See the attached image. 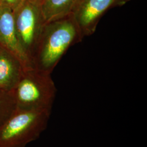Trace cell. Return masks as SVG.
I'll return each instance as SVG.
<instances>
[{
	"label": "cell",
	"instance_id": "cell-3",
	"mask_svg": "<svg viewBox=\"0 0 147 147\" xmlns=\"http://www.w3.org/2000/svg\"><path fill=\"white\" fill-rule=\"evenodd\" d=\"M51 111L16 109L0 128V147H25L47 128Z\"/></svg>",
	"mask_w": 147,
	"mask_h": 147
},
{
	"label": "cell",
	"instance_id": "cell-7",
	"mask_svg": "<svg viewBox=\"0 0 147 147\" xmlns=\"http://www.w3.org/2000/svg\"><path fill=\"white\" fill-rule=\"evenodd\" d=\"M24 69L19 58L0 46V90L11 92Z\"/></svg>",
	"mask_w": 147,
	"mask_h": 147
},
{
	"label": "cell",
	"instance_id": "cell-6",
	"mask_svg": "<svg viewBox=\"0 0 147 147\" xmlns=\"http://www.w3.org/2000/svg\"><path fill=\"white\" fill-rule=\"evenodd\" d=\"M0 46L19 58L25 69L33 68L18 39L13 11L3 5H0Z\"/></svg>",
	"mask_w": 147,
	"mask_h": 147
},
{
	"label": "cell",
	"instance_id": "cell-10",
	"mask_svg": "<svg viewBox=\"0 0 147 147\" xmlns=\"http://www.w3.org/2000/svg\"><path fill=\"white\" fill-rule=\"evenodd\" d=\"M25 0H0V5L9 8L12 11L21 5Z\"/></svg>",
	"mask_w": 147,
	"mask_h": 147
},
{
	"label": "cell",
	"instance_id": "cell-8",
	"mask_svg": "<svg viewBox=\"0 0 147 147\" xmlns=\"http://www.w3.org/2000/svg\"><path fill=\"white\" fill-rule=\"evenodd\" d=\"M78 0H42L40 7L46 22L70 14Z\"/></svg>",
	"mask_w": 147,
	"mask_h": 147
},
{
	"label": "cell",
	"instance_id": "cell-4",
	"mask_svg": "<svg viewBox=\"0 0 147 147\" xmlns=\"http://www.w3.org/2000/svg\"><path fill=\"white\" fill-rule=\"evenodd\" d=\"M13 12L18 39L32 64V59L46 23L40 5L25 0Z\"/></svg>",
	"mask_w": 147,
	"mask_h": 147
},
{
	"label": "cell",
	"instance_id": "cell-1",
	"mask_svg": "<svg viewBox=\"0 0 147 147\" xmlns=\"http://www.w3.org/2000/svg\"><path fill=\"white\" fill-rule=\"evenodd\" d=\"M83 39L71 14L46 22L32 59L33 68L51 74L69 49Z\"/></svg>",
	"mask_w": 147,
	"mask_h": 147
},
{
	"label": "cell",
	"instance_id": "cell-12",
	"mask_svg": "<svg viewBox=\"0 0 147 147\" xmlns=\"http://www.w3.org/2000/svg\"><path fill=\"white\" fill-rule=\"evenodd\" d=\"M28 1H31V2H33V3H36V4L40 5L42 0H28Z\"/></svg>",
	"mask_w": 147,
	"mask_h": 147
},
{
	"label": "cell",
	"instance_id": "cell-9",
	"mask_svg": "<svg viewBox=\"0 0 147 147\" xmlns=\"http://www.w3.org/2000/svg\"><path fill=\"white\" fill-rule=\"evenodd\" d=\"M16 102L11 92L0 90V128L16 110Z\"/></svg>",
	"mask_w": 147,
	"mask_h": 147
},
{
	"label": "cell",
	"instance_id": "cell-2",
	"mask_svg": "<svg viewBox=\"0 0 147 147\" xmlns=\"http://www.w3.org/2000/svg\"><path fill=\"white\" fill-rule=\"evenodd\" d=\"M57 91L51 74L30 68L24 69L11 93L18 109L52 111Z\"/></svg>",
	"mask_w": 147,
	"mask_h": 147
},
{
	"label": "cell",
	"instance_id": "cell-11",
	"mask_svg": "<svg viewBox=\"0 0 147 147\" xmlns=\"http://www.w3.org/2000/svg\"><path fill=\"white\" fill-rule=\"evenodd\" d=\"M129 1V0H118V5H119V6H121V5H124L125 3H126Z\"/></svg>",
	"mask_w": 147,
	"mask_h": 147
},
{
	"label": "cell",
	"instance_id": "cell-5",
	"mask_svg": "<svg viewBox=\"0 0 147 147\" xmlns=\"http://www.w3.org/2000/svg\"><path fill=\"white\" fill-rule=\"evenodd\" d=\"M116 6L118 0H78L71 14L83 38L92 35L106 11Z\"/></svg>",
	"mask_w": 147,
	"mask_h": 147
}]
</instances>
